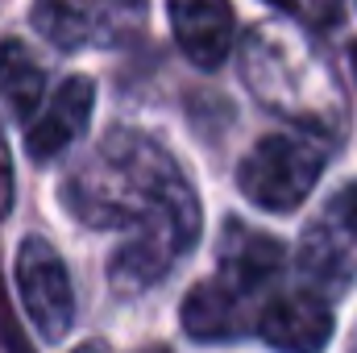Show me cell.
<instances>
[{"label": "cell", "instance_id": "cell-1", "mask_svg": "<svg viewBox=\"0 0 357 353\" xmlns=\"http://www.w3.org/2000/svg\"><path fill=\"white\" fill-rule=\"evenodd\" d=\"M63 204L96 229L129 233L108 262V278L121 291L154 287L199 237L195 191L171 154L133 129H112L67 175Z\"/></svg>", "mask_w": 357, "mask_h": 353}, {"label": "cell", "instance_id": "cell-2", "mask_svg": "<svg viewBox=\"0 0 357 353\" xmlns=\"http://www.w3.org/2000/svg\"><path fill=\"white\" fill-rule=\"evenodd\" d=\"M241 75L250 91L282 121L312 129L320 137H341L349 112L345 91L299 33H287L278 25L254 29L245 42Z\"/></svg>", "mask_w": 357, "mask_h": 353}, {"label": "cell", "instance_id": "cell-3", "mask_svg": "<svg viewBox=\"0 0 357 353\" xmlns=\"http://www.w3.org/2000/svg\"><path fill=\"white\" fill-rule=\"evenodd\" d=\"M320 171H324V154L312 142L270 133L237 167V187L262 212H295L312 195Z\"/></svg>", "mask_w": 357, "mask_h": 353}, {"label": "cell", "instance_id": "cell-4", "mask_svg": "<svg viewBox=\"0 0 357 353\" xmlns=\"http://www.w3.org/2000/svg\"><path fill=\"white\" fill-rule=\"evenodd\" d=\"M33 29L59 50L112 46L142 29L146 0H33Z\"/></svg>", "mask_w": 357, "mask_h": 353}, {"label": "cell", "instance_id": "cell-5", "mask_svg": "<svg viewBox=\"0 0 357 353\" xmlns=\"http://www.w3.org/2000/svg\"><path fill=\"white\" fill-rule=\"evenodd\" d=\"M17 291L29 324L46 341H63L75 320V291L59 250L42 237H25L17 250Z\"/></svg>", "mask_w": 357, "mask_h": 353}, {"label": "cell", "instance_id": "cell-6", "mask_svg": "<svg viewBox=\"0 0 357 353\" xmlns=\"http://www.w3.org/2000/svg\"><path fill=\"white\" fill-rule=\"evenodd\" d=\"M258 337L278 353H320L333 341V308L320 291H282L258 316Z\"/></svg>", "mask_w": 357, "mask_h": 353}, {"label": "cell", "instance_id": "cell-7", "mask_svg": "<svg viewBox=\"0 0 357 353\" xmlns=\"http://www.w3.org/2000/svg\"><path fill=\"white\" fill-rule=\"evenodd\" d=\"M91 108H96V84H91L88 75L63 80L59 88L50 91L46 108H42V112L29 121V129H25V150H29V158L46 163V158L63 154V150L88 129Z\"/></svg>", "mask_w": 357, "mask_h": 353}, {"label": "cell", "instance_id": "cell-8", "mask_svg": "<svg viewBox=\"0 0 357 353\" xmlns=\"http://www.w3.org/2000/svg\"><path fill=\"white\" fill-rule=\"evenodd\" d=\"M167 8H171V29H175L178 50L195 67L212 71L229 59L233 29H237L229 0H167Z\"/></svg>", "mask_w": 357, "mask_h": 353}, {"label": "cell", "instance_id": "cell-9", "mask_svg": "<svg viewBox=\"0 0 357 353\" xmlns=\"http://www.w3.org/2000/svg\"><path fill=\"white\" fill-rule=\"evenodd\" d=\"M245 295L225 278H204L183 299V329L195 341H233L245 333Z\"/></svg>", "mask_w": 357, "mask_h": 353}, {"label": "cell", "instance_id": "cell-10", "mask_svg": "<svg viewBox=\"0 0 357 353\" xmlns=\"http://www.w3.org/2000/svg\"><path fill=\"white\" fill-rule=\"evenodd\" d=\"M282 266V246L258 233V229H241V225H229L225 229V241H220V278L229 287H237L241 295L266 287L270 278L278 274Z\"/></svg>", "mask_w": 357, "mask_h": 353}, {"label": "cell", "instance_id": "cell-11", "mask_svg": "<svg viewBox=\"0 0 357 353\" xmlns=\"http://www.w3.org/2000/svg\"><path fill=\"white\" fill-rule=\"evenodd\" d=\"M354 237L345 229H337L328 216L324 225L307 229L303 233V246H299V266L316 278V283H333V287H345L357 274V254H354Z\"/></svg>", "mask_w": 357, "mask_h": 353}, {"label": "cell", "instance_id": "cell-12", "mask_svg": "<svg viewBox=\"0 0 357 353\" xmlns=\"http://www.w3.org/2000/svg\"><path fill=\"white\" fill-rule=\"evenodd\" d=\"M46 96V71L21 42H0V100L13 108V117L33 121V108Z\"/></svg>", "mask_w": 357, "mask_h": 353}, {"label": "cell", "instance_id": "cell-13", "mask_svg": "<svg viewBox=\"0 0 357 353\" xmlns=\"http://www.w3.org/2000/svg\"><path fill=\"white\" fill-rule=\"evenodd\" d=\"M337 229H345L349 237L357 241V179L345 187V191H337L333 200H328V212H324Z\"/></svg>", "mask_w": 357, "mask_h": 353}, {"label": "cell", "instance_id": "cell-14", "mask_svg": "<svg viewBox=\"0 0 357 353\" xmlns=\"http://www.w3.org/2000/svg\"><path fill=\"white\" fill-rule=\"evenodd\" d=\"M13 200H17V175H13L8 142H4V133H0V220L13 212Z\"/></svg>", "mask_w": 357, "mask_h": 353}, {"label": "cell", "instance_id": "cell-15", "mask_svg": "<svg viewBox=\"0 0 357 353\" xmlns=\"http://www.w3.org/2000/svg\"><path fill=\"white\" fill-rule=\"evenodd\" d=\"M0 345H4V353H33L29 350V341H25V333H21V324L13 320L4 295H0Z\"/></svg>", "mask_w": 357, "mask_h": 353}, {"label": "cell", "instance_id": "cell-16", "mask_svg": "<svg viewBox=\"0 0 357 353\" xmlns=\"http://www.w3.org/2000/svg\"><path fill=\"white\" fill-rule=\"evenodd\" d=\"M75 353H108V350H104L100 341H88V345H79V350H75Z\"/></svg>", "mask_w": 357, "mask_h": 353}, {"label": "cell", "instance_id": "cell-17", "mask_svg": "<svg viewBox=\"0 0 357 353\" xmlns=\"http://www.w3.org/2000/svg\"><path fill=\"white\" fill-rule=\"evenodd\" d=\"M349 67H354V75H357V42L349 46Z\"/></svg>", "mask_w": 357, "mask_h": 353}, {"label": "cell", "instance_id": "cell-18", "mask_svg": "<svg viewBox=\"0 0 357 353\" xmlns=\"http://www.w3.org/2000/svg\"><path fill=\"white\" fill-rule=\"evenodd\" d=\"M270 4H278V8H287V13L295 8V0H270Z\"/></svg>", "mask_w": 357, "mask_h": 353}, {"label": "cell", "instance_id": "cell-19", "mask_svg": "<svg viewBox=\"0 0 357 353\" xmlns=\"http://www.w3.org/2000/svg\"><path fill=\"white\" fill-rule=\"evenodd\" d=\"M354 353H357V345H354Z\"/></svg>", "mask_w": 357, "mask_h": 353}]
</instances>
